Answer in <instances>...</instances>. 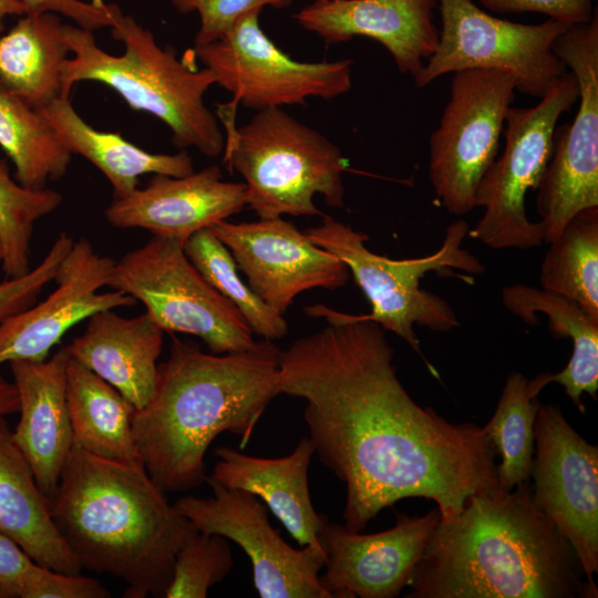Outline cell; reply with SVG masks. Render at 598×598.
<instances>
[{
  "label": "cell",
  "mask_w": 598,
  "mask_h": 598,
  "mask_svg": "<svg viewBox=\"0 0 598 598\" xmlns=\"http://www.w3.org/2000/svg\"><path fill=\"white\" fill-rule=\"evenodd\" d=\"M305 312L328 324L280 350L278 388L306 402L315 453L346 485V527L362 532L409 497L435 502L450 520L471 496L502 491L484 427L420 406L396 375L380 324L322 305Z\"/></svg>",
  "instance_id": "obj_1"
},
{
  "label": "cell",
  "mask_w": 598,
  "mask_h": 598,
  "mask_svg": "<svg viewBox=\"0 0 598 598\" xmlns=\"http://www.w3.org/2000/svg\"><path fill=\"white\" fill-rule=\"evenodd\" d=\"M529 482L471 496L440 518L409 581V598H597Z\"/></svg>",
  "instance_id": "obj_2"
},
{
  "label": "cell",
  "mask_w": 598,
  "mask_h": 598,
  "mask_svg": "<svg viewBox=\"0 0 598 598\" xmlns=\"http://www.w3.org/2000/svg\"><path fill=\"white\" fill-rule=\"evenodd\" d=\"M280 349L261 339L243 351L206 353L173 339L158 364L152 400L133 416L144 467L165 492H186L206 480L205 454L223 432L245 447L268 404L279 395Z\"/></svg>",
  "instance_id": "obj_3"
},
{
  "label": "cell",
  "mask_w": 598,
  "mask_h": 598,
  "mask_svg": "<svg viewBox=\"0 0 598 598\" xmlns=\"http://www.w3.org/2000/svg\"><path fill=\"white\" fill-rule=\"evenodd\" d=\"M49 504L82 569L122 580L126 598L164 597L192 525L143 464L73 446Z\"/></svg>",
  "instance_id": "obj_4"
},
{
  "label": "cell",
  "mask_w": 598,
  "mask_h": 598,
  "mask_svg": "<svg viewBox=\"0 0 598 598\" xmlns=\"http://www.w3.org/2000/svg\"><path fill=\"white\" fill-rule=\"evenodd\" d=\"M124 53L113 55L101 49L92 31L63 25L71 59L61 66L62 96H69L81 81L101 82L117 92L135 111L156 116L172 132L179 148L195 147L208 157L224 152L225 135L218 117L206 106L204 95L216 84L213 72L196 70L177 58L172 48H162L153 33L131 16L121 13L111 28Z\"/></svg>",
  "instance_id": "obj_5"
},
{
  "label": "cell",
  "mask_w": 598,
  "mask_h": 598,
  "mask_svg": "<svg viewBox=\"0 0 598 598\" xmlns=\"http://www.w3.org/2000/svg\"><path fill=\"white\" fill-rule=\"evenodd\" d=\"M220 121L223 162L245 179L247 206L259 218L323 215L313 203L317 194L329 206H344L347 161L321 133L281 107L257 111L239 127L234 117Z\"/></svg>",
  "instance_id": "obj_6"
},
{
  "label": "cell",
  "mask_w": 598,
  "mask_h": 598,
  "mask_svg": "<svg viewBox=\"0 0 598 598\" xmlns=\"http://www.w3.org/2000/svg\"><path fill=\"white\" fill-rule=\"evenodd\" d=\"M322 217L319 225L303 233L347 266L371 305L370 313L348 315L351 319L377 322L405 340L419 353L415 324L434 331H448L458 326L452 306L442 297L422 289L420 281L429 272L451 275L456 269L473 276L484 271L482 261L462 247L470 229L465 220L458 219L448 225L435 252L394 260L369 250L365 234L330 216Z\"/></svg>",
  "instance_id": "obj_7"
},
{
  "label": "cell",
  "mask_w": 598,
  "mask_h": 598,
  "mask_svg": "<svg viewBox=\"0 0 598 598\" xmlns=\"http://www.w3.org/2000/svg\"><path fill=\"white\" fill-rule=\"evenodd\" d=\"M575 75L567 71L535 106L507 111L505 148L483 175L475 206L484 213L468 235L493 249H530L544 243V224L530 221L525 199L536 189L553 154L559 117L578 101Z\"/></svg>",
  "instance_id": "obj_8"
},
{
  "label": "cell",
  "mask_w": 598,
  "mask_h": 598,
  "mask_svg": "<svg viewBox=\"0 0 598 598\" xmlns=\"http://www.w3.org/2000/svg\"><path fill=\"white\" fill-rule=\"evenodd\" d=\"M184 244L152 236L115 261L109 287L142 302L164 332L195 336L213 353L250 348L255 340L246 320L194 267Z\"/></svg>",
  "instance_id": "obj_9"
},
{
  "label": "cell",
  "mask_w": 598,
  "mask_h": 598,
  "mask_svg": "<svg viewBox=\"0 0 598 598\" xmlns=\"http://www.w3.org/2000/svg\"><path fill=\"white\" fill-rule=\"evenodd\" d=\"M442 29L435 52L414 78L425 87L447 73L491 69L508 73L516 90L543 97L567 72L553 47L569 24L546 20L524 24L496 18L474 0H437Z\"/></svg>",
  "instance_id": "obj_10"
},
{
  "label": "cell",
  "mask_w": 598,
  "mask_h": 598,
  "mask_svg": "<svg viewBox=\"0 0 598 598\" xmlns=\"http://www.w3.org/2000/svg\"><path fill=\"white\" fill-rule=\"evenodd\" d=\"M514 79L506 72L470 69L453 73L450 97L430 137L429 176L435 200L453 215L475 208L476 188L497 157Z\"/></svg>",
  "instance_id": "obj_11"
},
{
  "label": "cell",
  "mask_w": 598,
  "mask_h": 598,
  "mask_svg": "<svg viewBox=\"0 0 598 598\" xmlns=\"http://www.w3.org/2000/svg\"><path fill=\"white\" fill-rule=\"evenodd\" d=\"M575 75L578 111L556 127L553 154L536 188V209L548 244L578 212L598 207V14L569 27L553 47Z\"/></svg>",
  "instance_id": "obj_12"
},
{
  "label": "cell",
  "mask_w": 598,
  "mask_h": 598,
  "mask_svg": "<svg viewBox=\"0 0 598 598\" xmlns=\"http://www.w3.org/2000/svg\"><path fill=\"white\" fill-rule=\"evenodd\" d=\"M261 9L238 20L219 40L194 47L216 84L235 102L260 111L305 104L310 97L334 99L352 85V60L301 62L279 49L259 24Z\"/></svg>",
  "instance_id": "obj_13"
},
{
  "label": "cell",
  "mask_w": 598,
  "mask_h": 598,
  "mask_svg": "<svg viewBox=\"0 0 598 598\" xmlns=\"http://www.w3.org/2000/svg\"><path fill=\"white\" fill-rule=\"evenodd\" d=\"M205 482L212 496H183L174 506L194 528L221 535L246 553L259 597L331 598L319 580L326 563L320 544L291 547L271 526L267 506L256 495L228 488L213 476Z\"/></svg>",
  "instance_id": "obj_14"
},
{
  "label": "cell",
  "mask_w": 598,
  "mask_h": 598,
  "mask_svg": "<svg viewBox=\"0 0 598 598\" xmlns=\"http://www.w3.org/2000/svg\"><path fill=\"white\" fill-rule=\"evenodd\" d=\"M533 495L574 549L587 582L598 571V446L580 436L555 404L534 424Z\"/></svg>",
  "instance_id": "obj_15"
},
{
  "label": "cell",
  "mask_w": 598,
  "mask_h": 598,
  "mask_svg": "<svg viewBox=\"0 0 598 598\" xmlns=\"http://www.w3.org/2000/svg\"><path fill=\"white\" fill-rule=\"evenodd\" d=\"M209 229L229 249L252 291L281 315L299 293L313 288L336 290L349 280L347 266L336 255L282 217L246 223L225 219Z\"/></svg>",
  "instance_id": "obj_16"
},
{
  "label": "cell",
  "mask_w": 598,
  "mask_h": 598,
  "mask_svg": "<svg viewBox=\"0 0 598 598\" xmlns=\"http://www.w3.org/2000/svg\"><path fill=\"white\" fill-rule=\"evenodd\" d=\"M114 264L86 238L74 240L53 279L55 289L0 322V365L45 360L79 322L102 310L134 306L136 300L120 290L100 291L109 287Z\"/></svg>",
  "instance_id": "obj_17"
},
{
  "label": "cell",
  "mask_w": 598,
  "mask_h": 598,
  "mask_svg": "<svg viewBox=\"0 0 598 598\" xmlns=\"http://www.w3.org/2000/svg\"><path fill=\"white\" fill-rule=\"evenodd\" d=\"M441 516L396 515L393 527L363 534L328 519L318 533L326 553L319 576L331 598H394L413 575Z\"/></svg>",
  "instance_id": "obj_18"
},
{
  "label": "cell",
  "mask_w": 598,
  "mask_h": 598,
  "mask_svg": "<svg viewBox=\"0 0 598 598\" xmlns=\"http://www.w3.org/2000/svg\"><path fill=\"white\" fill-rule=\"evenodd\" d=\"M245 206L246 185L224 181L220 168L213 165L182 177L153 175L145 187L115 197L104 215L115 228L144 229L185 243Z\"/></svg>",
  "instance_id": "obj_19"
},
{
  "label": "cell",
  "mask_w": 598,
  "mask_h": 598,
  "mask_svg": "<svg viewBox=\"0 0 598 598\" xmlns=\"http://www.w3.org/2000/svg\"><path fill=\"white\" fill-rule=\"evenodd\" d=\"M436 4L437 0L312 1L292 18L328 45L354 37L375 40L389 51L398 70L414 79L439 44Z\"/></svg>",
  "instance_id": "obj_20"
},
{
  "label": "cell",
  "mask_w": 598,
  "mask_h": 598,
  "mask_svg": "<svg viewBox=\"0 0 598 598\" xmlns=\"http://www.w3.org/2000/svg\"><path fill=\"white\" fill-rule=\"evenodd\" d=\"M65 348L42 361L9 362L19 396V422L12 437L50 502L73 448L66 403Z\"/></svg>",
  "instance_id": "obj_21"
},
{
  "label": "cell",
  "mask_w": 598,
  "mask_h": 598,
  "mask_svg": "<svg viewBox=\"0 0 598 598\" xmlns=\"http://www.w3.org/2000/svg\"><path fill=\"white\" fill-rule=\"evenodd\" d=\"M163 338L164 331L146 312L122 317L107 309L91 316L65 350L141 410L156 390Z\"/></svg>",
  "instance_id": "obj_22"
},
{
  "label": "cell",
  "mask_w": 598,
  "mask_h": 598,
  "mask_svg": "<svg viewBox=\"0 0 598 598\" xmlns=\"http://www.w3.org/2000/svg\"><path fill=\"white\" fill-rule=\"evenodd\" d=\"M315 446L301 439L283 457L251 456L231 447H217L213 477L228 488H238L260 497L301 546L320 544L318 533L328 519L311 502L308 471Z\"/></svg>",
  "instance_id": "obj_23"
},
{
  "label": "cell",
  "mask_w": 598,
  "mask_h": 598,
  "mask_svg": "<svg viewBox=\"0 0 598 598\" xmlns=\"http://www.w3.org/2000/svg\"><path fill=\"white\" fill-rule=\"evenodd\" d=\"M0 530L38 564L78 575L82 567L60 534L47 496L17 446L6 416L0 417Z\"/></svg>",
  "instance_id": "obj_24"
},
{
  "label": "cell",
  "mask_w": 598,
  "mask_h": 598,
  "mask_svg": "<svg viewBox=\"0 0 598 598\" xmlns=\"http://www.w3.org/2000/svg\"><path fill=\"white\" fill-rule=\"evenodd\" d=\"M71 154H79L97 167L111 184L114 197L137 188L146 174L182 177L194 172L186 151L154 154L126 141L120 133L101 132L73 109L69 96H59L37 109Z\"/></svg>",
  "instance_id": "obj_25"
},
{
  "label": "cell",
  "mask_w": 598,
  "mask_h": 598,
  "mask_svg": "<svg viewBox=\"0 0 598 598\" xmlns=\"http://www.w3.org/2000/svg\"><path fill=\"white\" fill-rule=\"evenodd\" d=\"M502 301L508 311L532 326L538 324V312L545 315L554 337L571 340V357L560 372L551 373V382L563 385L574 405L585 413L581 394L597 400L598 318L570 298L523 283L505 287Z\"/></svg>",
  "instance_id": "obj_26"
},
{
  "label": "cell",
  "mask_w": 598,
  "mask_h": 598,
  "mask_svg": "<svg viewBox=\"0 0 598 598\" xmlns=\"http://www.w3.org/2000/svg\"><path fill=\"white\" fill-rule=\"evenodd\" d=\"M66 403L73 446L102 458L143 464L133 434L135 408L114 386L71 358Z\"/></svg>",
  "instance_id": "obj_27"
},
{
  "label": "cell",
  "mask_w": 598,
  "mask_h": 598,
  "mask_svg": "<svg viewBox=\"0 0 598 598\" xmlns=\"http://www.w3.org/2000/svg\"><path fill=\"white\" fill-rule=\"evenodd\" d=\"M63 25L55 13H27L0 37V83L34 109L61 96Z\"/></svg>",
  "instance_id": "obj_28"
},
{
  "label": "cell",
  "mask_w": 598,
  "mask_h": 598,
  "mask_svg": "<svg viewBox=\"0 0 598 598\" xmlns=\"http://www.w3.org/2000/svg\"><path fill=\"white\" fill-rule=\"evenodd\" d=\"M549 383V372L539 373L530 380L520 372H512L493 416L483 426L501 456L497 478L503 491L529 482L535 453L534 424L540 405L537 396Z\"/></svg>",
  "instance_id": "obj_29"
},
{
  "label": "cell",
  "mask_w": 598,
  "mask_h": 598,
  "mask_svg": "<svg viewBox=\"0 0 598 598\" xmlns=\"http://www.w3.org/2000/svg\"><path fill=\"white\" fill-rule=\"evenodd\" d=\"M0 147L25 188L44 189L65 175L71 153L41 113L0 83Z\"/></svg>",
  "instance_id": "obj_30"
},
{
  "label": "cell",
  "mask_w": 598,
  "mask_h": 598,
  "mask_svg": "<svg viewBox=\"0 0 598 598\" xmlns=\"http://www.w3.org/2000/svg\"><path fill=\"white\" fill-rule=\"evenodd\" d=\"M548 244L542 288L575 300L598 318V207L578 212Z\"/></svg>",
  "instance_id": "obj_31"
},
{
  "label": "cell",
  "mask_w": 598,
  "mask_h": 598,
  "mask_svg": "<svg viewBox=\"0 0 598 598\" xmlns=\"http://www.w3.org/2000/svg\"><path fill=\"white\" fill-rule=\"evenodd\" d=\"M184 250L208 283L238 309L252 333L271 341L287 336L283 315L269 307L241 280L231 252L209 228L192 235Z\"/></svg>",
  "instance_id": "obj_32"
},
{
  "label": "cell",
  "mask_w": 598,
  "mask_h": 598,
  "mask_svg": "<svg viewBox=\"0 0 598 598\" xmlns=\"http://www.w3.org/2000/svg\"><path fill=\"white\" fill-rule=\"evenodd\" d=\"M62 202L60 193L29 189L10 177L0 159V240L2 269L8 278L30 271V245L35 223L54 212Z\"/></svg>",
  "instance_id": "obj_33"
},
{
  "label": "cell",
  "mask_w": 598,
  "mask_h": 598,
  "mask_svg": "<svg viewBox=\"0 0 598 598\" xmlns=\"http://www.w3.org/2000/svg\"><path fill=\"white\" fill-rule=\"evenodd\" d=\"M96 579L68 575L38 564L0 530V598H107Z\"/></svg>",
  "instance_id": "obj_34"
},
{
  "label": "cell",
  "mask_w": 598,
  "mask_h": 598,
  "mask_svg": "<svg viewBox=\"0 0 598 598\" xmlns=\"http://www.w3.org/2000/svg\"><path fill=\"white\" fill-rule=\"evenodd\" d=\"M228 539L190 526L179 546L165 598H205L231 570Z\"/></svg>",
  "instance_id": "obj_35"
},
{
  "label": "cell",
  "mask_w": 598,
  "mask_h": 598,
  "mask_svg": "<svg viewBox=\"0 0 598 598\" xmlns=\"http://www.w3.org/2000/svg\"><path fill=\"white\" fill-rule=\"evenodd\" d=\"M292 0H172L181 13L197 12L200 20L195 47L208 45L229 32L245 14L266 6L286 8Z\"/></svg>",
  "instance_id": "obj_36"
},
{
  "label": "cell",
  "mask_w": 598,
  "mask_h": 598,
  "mask_svg": "<svg viewBox=\"0 0 598 598\" xmlns=\"http://www.w3.org/2000/svg\"><path fill=\"white\" fill-rule=\"evenodd\" d=\"M65 255L62 245L52 244L44 258L28 274L0 282V322L37 301L43 288L53 281Z\"/></svg>",
  "instance_id": "obj_37"
},
{
  "label": "cell",
  "mask_w": 598,
  "mask_h": 598,
  "mask_svg": "<svg viewBox=\"0 0 598 598\" xmlns=\"http://www.w3.org/2000/svg\"><path fill=\"white\" fill-rule=\"evenodd\" d=\"M28 13H61L73 20L78 27L94 31L101 28H112L121 9L114 3H106L103 0H19Z\"/></svg>",
  "instance_id": "obj_38"
},
{
  "label": "cell",
  "mask_w": 598,
  "mask_h": 598,
  "mask_svg": "<svg viewBox=\"0 0 598 598\" xmlns=\"http://www.w3.org/2000/svg\"><path fill=\"white\" fill-rule=\"evenodd\" d=\"M498 13H540L569 25L588 23L595 12L591 0H480Z\"/></svg>",
  "instance_id": "obj_39"
},
{
  "label": "cell",
  "mask_w": 598,
  "mask_h": 598,
  "mask_svg": "<svg viewBox=\"0 0 598 598\" xmlns=\"http://www.w3.org/2000/svg\"><path fill=\"white\" fill-rule=\"evenodd\" d=\"M19 411V396L13 382L0 373V417Z\"/></svg>",
  "instance_id": "obj_40"
},
{
  "label": "cell",
  "mask_w": 598,
  "mask_h": 598,
  "mask_svg": "<svg viewBox=\"0 0 598 598\" xmlns=\"http://www.w3.org/2000/svg\"><path fill=\"white\" fill-rule=\"evenodd\" d=\"M28 13L25 6L19 0H0V33L4 27V19L9 16H24Z\"/></svg>",
  "instance_id": "obj_41"
},
{
  "label": "cell",
  "mask_w": 598,
  "mask_h": 598,
  "mask_svg": "<svg viewBox=\"0 0 598 598\" xmlns=\"http://www.w3.org/2000/svg\"><path fill=\"white\" fill-rule=\"evenodd\" d=\"M2 256H3V252H2V245L0 240V264H2Z\"/></svg>",
  "instance_id": "obj_42"
},
{
  "label": "cell",
  "mask_w": 598,
  "mask_h": 598,
  "mask_svg": "<svg viewBox=\"0 0 598 598\" xmlns=\"http://www.w3.org/2000/svg\"><path fill=\"white\" fill-rule=\"evenodd\" d=\"M312 1H327V0H312Z\"/></svg>",
  "instance_id": "obj_43"
}]
</instances>
